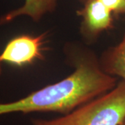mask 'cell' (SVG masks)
<instances>
[{"label": "cell", "mask_w": 125, "mask_h": 125, "mask_svg": "<svg viewBox=\"0 0 125 125\" xmlns=\"http://www.w3.org/2000/svg\"><path fill=\"white\" fill-rule=\"evenodd\" d=\"M99 61L104 72L125 82V35L117 45L106 49Z\"/></svg>", "instance_id": "cell-6"}, {"label": "cell", "mask_w": 125, "mask_h": 125, "mask_svg": "<svg viewBox=\"0 0 125 125\" xmlns=\"http://www.w3.org/2000/svg\"><path fill=\"white\" fill-rule=\"evenodd\" d=\"M120 125H125V119L121 122V124Z\"/></svg>", "instance_id": "cell-9"}, {"label": "cell", "mask_w": 125, "mask_h": 125, "mask_svg": "<svg viewBox=\"0 0 125 125\" xmlns=\"http://www.w3.org/2000/svg\"><path fill=\"white\" fill-rule=\"evenodd\" d=\"M76 13L82 18L81 34L88 42H94L102 32L113 27L112 12L99 0H88Z\"/></svg>", "instance_id": "cell-4"}, {"label": "cell", "mask_w": 125, "mask_h": 125, "mask_svg": "<svg viewBox=\"0 0 125 125\" xmlns=\"http://www.w3.org/2000/svg\"><path fill=\"white\" fill-rule=\"evenodd\" d=\"M74 70L65 79L12 102L0 103V116L14 113L56 112L67 114L113 90L116 77L103 71L90 52L74 54Z\"/></svg>", "instance_id": "cell-1"}, {"label": "cell", "mask_w": 125, "mask_h": 125, "mask_svg": "<svg viewBox=\"0 0 125 125\" xmlns=\"http://www.w3.org/2000/svg\"><path fill=\"white\" fill-rule=\"evenodd\" d=\"M112 13L125 14V0H99Z\"/></svg>", "instance_id": "cell-7"}, {"label": "cell", "mask_w": 125, "mask_h": 125, "mask_svg": "<svg viewBox=\"0 0 125 125\" xmlns=\"http://www.w3.org/2000/svg\"><path fill=\"white\" fill-rule=\"evenodd\" d=\"M45 37L46 33L38 36L21 35L13 38L0 54V61L22 67L36 60L42 59Z\"/></svg>", "instance_id": "cell-3"}, {"label": "cell", "mask_w": 125, "mask_h": 125, "mask_svg": "<svg viewBox=\"0 0 125 125\" xmlns=\"http://www.w3.org/2000/svg\"><path fill=\"white\" fill-rule=\"evenodd\" d=\"M1 62L0 61V75H1V72H2V70H1Z\"/></svg>", "instance_id": "cell-8"}, {"label": "cell", "mask_w": 125, "mask_h": 125, "mask_svg": "<svg viewBox=\"0 0 125 125\" xmlns=\"http://www.w3.org/2000/svg\"><path fill=\"white\" fill-rule=\"evenodd\" d=\"M125 119V82L54 119H33V125H120Z\"/></svg>", "instance_id": "cell-2"}, {"label": "cell", "mask_w": 125, "mask_h": 125, "mask_svg": "<svg viewBox=\"0 0 125 125\" xmlns=\"http://www.w3.org/2000/svg\"><path fill=\"white\" fill-rule=\"evenodd\" d=\"M57 1L58 0H24L22 6L0 17V26L20 16H28L34 22H39L45 15L55 10Z\"/></svg>", "instance_id": "cell-5"}, {"label": "cell", "mask_w": 125, "mask_h": 125, "mask_svg": "<svg viewBox=\"0 0 125 125\" xmlns=\"http://www.w3.org/2000/svg\"><path fill=\"white\" fill-rule=\"evenodd\" d=\"M79 1H81V2H83V3L84 4V3H85V2H86L88 0H79Z\"/></svg>", "instance_id": "cell-10"}]
</instances>
